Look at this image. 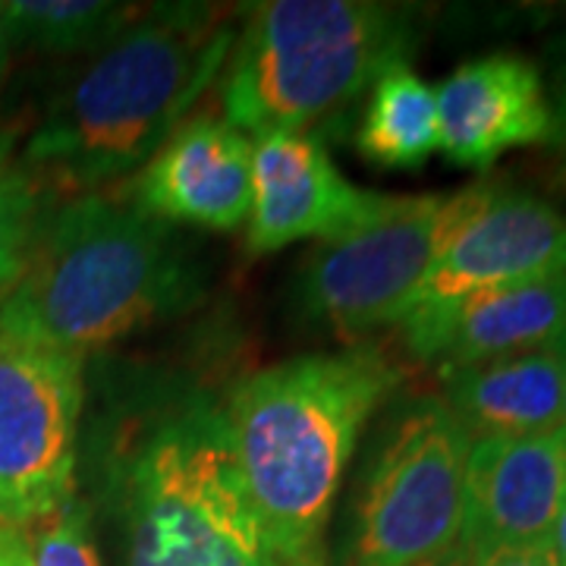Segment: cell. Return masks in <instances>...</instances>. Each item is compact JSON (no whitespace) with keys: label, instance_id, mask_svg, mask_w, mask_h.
I'll use <instances>...</instances> for the list:
<instances>
[{"label":"cell","instance_id":"obj_1","mask_svg":"<svg viewBox=\"0 0 566 566\" xmlns=\"http://www.w3.org/2000/svg\"><path fill=\"white\" fill-rule=\"evenodd\" d=\"M208 274L174 223L117 192H82L39 218L0 331L85 356L202 303Z\"/></svg>","mask_w":566,"mask_h":566},{"label":"cell","instance_id":"obj_2","mask_svg":"<svg viewBox=\"0 0 566 566\" xmlns=\"http://www.w3.org/2000/svg\"><path fill=\"white\" fill-rule=\"evenodd\" d=\"M403 375L371 344L252 371L223 416L249 501L283 566H331L327 528L365 424Z\"/></svg>","mask_w":566,"mask_h":566},{"label":"cell","instance_id":"obj_3","mask_svg":"<svg viewBox=\"0 0 566 566\" xmlns=\"http://www.w3.org/2000/svg\"><path fill=\"white\" fill-rule=\"evenodd\" d=\"M98 450V494L126 566H283L249 501L223 406L205 390L123 406Z\"/></svg>","mask_w":566,"mask_h":566},{"label":"cell","instance_id":"obj_4","mask_svg":"<svg viewBox=\"0 0 566 566\" xmlns=\"http://www.w3.org/2000/svg\"><path fill=\"white\" fill-rule=\"evenodd\" d=\"M233 39L230 20L205 3L139 13L54 98L22 167L76 196L139 174L221 76Z\"/></svg>","mask_w":566,"mask_h":566},{"label":"cell","instance_id":"obj_5","mask_svg":"<svg viewBox=\"0 0 566 566\" xmlns=\"http://www.w3.org/2000/svg\"><path fill=\"white\" fill-rule=\"evenodd\" d=\"M245 10L221 70V117L249 139L318 136L406 61L416 39L406 7L375 0H268Z\"/></svg>","mask_w":566,"mask_h":566},{"label":"cell","instance_id":"obj_6","mask_svg":"<svg viewBox=\"0 0 566 566\" xmlns=\"http://www.w3.org/2000/svg\"><path fill=\"white\" fill-rule=\"evenodd\" d=\"M472 438L441 397L406 403L365 460L334 566H416L463 538Z\"/></svg>","mask_w":566,"mask_h":566},{"label":"cell","instance_id":"obj_7","mask_svg":"<svg viewBox=\"0 0 566 566\" xmlns=\"http://www.w3.org/2000/svg\"><path fill=\"white\" fill-rule=\"evenodd\" d=\"M494 189L475 182L453 196H390L378 214L308 252L293 281L296 315L344 340L397 327L431 264Z\"/></svg>","mask_w":566,"mask_h":566},{"label":"cell","instance_id":"obj_8","mask_svg":"<svg viewBox=\"0 0 566 566\" xmlns=\"http://www.w3.org/2000/svg\"><path fill=\"white\" fill-rule=\"evenodd\" d=\"M82 365L0 331V526L29 528L80 494Z\"/></svg>","mask_w":566,"mask_h":566},{"label":"cell","instance_id":"obj_9","mask_svg":"<svg viewBox=\"0 0 566 566\" xmlns=\"http://www.w3.org/2000/svg\"><path fill=\"white\" fill-rule=\"evenodd\" d=\"M566 271V214L538 196L494 189L431 264L400 324L434 322L475 293Z\"/></svg>","mask_w":566,"mask_h":566},{"label":"cell","instance_id":"obj_10","mask_svg":"<svg viewBox=\"0 0 566 566\" xmlns=\"http://www.w3.org/2000/svg\"><path fill=\"white\" fill-rule=\"evenodd\" d=\"M387 199L346 180L318 136H259L252 139L245 252L268 255L300 240H334L378 214Z\"/></svg>","mask_w":566,"mask_h":566},{"label":"cell","instance_id":"obj_11","mask_svg":"<svg viewBox=\"0 0 566 566\" xmlns=\"http://www.w3.org/2000/svg\"><path fill=\"white\" fill-rule=\"evenodd\" d=\"M129 199L174 227L240 230L252 208V139L218 114L189 117L136 174Z\"/></svg>","mask_w":566,"mask_h":566},{"label":"cell","instance_id":"obj_12","mask_svg":"<svg viewBox=\"0 0 566 566\" xmlns=\"http://www.w3.org/2000/svg\"><path fill=\"white\" fill-rule=\"evenodd\" d=\"M566 491V428L482 438L465 463V547L545 545Z\"/></svg>","mask_w":566,"mask_h":566},{"label":"cell","instance_id":"obj_13","mask_svg":"<svg viewBox=\"0 0 566 566\" xmlns=\"http://www.w3.org/2000/svg\"><path fill=\"white\" fill-rule=\"evenodd\" d=\"M438 151L485 170L510 148L551 136L542 70L520 54H488L457 66L438 88Z\"/></svg>","mask_w":566,"mask_h":566},{"label":"cell","instance_id":"obj_14","mask_svg":"<svg viewBox=\"0 0 566 566\" xmlns=\"http://www.w3.org/2000/svg\"><path fill=\"white\" fill-rule=\"evenodd\" d=\"M397 331L406 349L438 375L554 344L566 337V271L494 286L434 322L397 324Z\"/></svg>","mask_w":566,"mask_h":566},{"label":"cell","instance_id":"obj_15","mask_svg":"<svg viewBox=\"0 0 566 566\" xmlns=\"http://www.w3.org/2000/svg\"><path fill=\"white\" fill-rule=\"evenodd\" d=\"M441 400L472 441L564 428L566 337L441 375Z\"/></svg>","mask_w":566,"mask_h":566},{"label":"cell","instance_id":"obj_16","mask_svg":"<svg viewBox=\"0 0 566 566\" xmlns=\"http://www.w3.org/2000/svg\"><path fill=\"white\" fill-rule=\"evenodd\" d=\"M356 148L387 170H419L438 151V95L409 66H387L368 88Z\"/></svg>","mask_w":566,"mask_h":566},{"label":"cell","instance_id":"obj_17","mask_svg":"<svg viewBox=\"0 0 566 566\" xmlns=\"http://www.w3.org/2000/svg\"><path fill=\"white\" fill-rule=\"evenodd\" d=\"M3 17L13 48L44 54H98L139 20L114 0H3Z\"/></svg>","mask_w":566,"mask_h":566},{"label":"cell","instance_id":"obj_18","mask_svg":"<svg viewBox=\"0 0 566 566\" xmlns=\"http://www.w3.org/2000/svg\"><path fill=\"white\" fill-rule=\"evenodd\" d=\"M35 227H39L35 180L29 177L20 158H13L10 136H0V296L22 274Z\"/></svg>","mask_w":566,"mask_h":566},{"label":"cell","instance_id":"obj_19","mask_svg":"<svg viewBox=\"0 0 566 566\" xmlns=\"http://www.w3.org/2000/svg\"><path fill=\"white\" fill-rule=\"evenodd\" d=\"M20 532L32 566H102L92 506L82 494Z\"/></svg>","mask_w":566,"mask_h":566},{"label":"cell","instance_id":"obj_20","mask_svg":"<svg viewBox=\"0 0 566 566\" xmlns=\"http://www.w3.org/2000/svg\"><path fill=\"white\" fill-rule=\"evenodd\" d=\"M547 107H551V136L547 142L554 145L560 167L566 174V32L554 39L547 51Z\"/></svg>","mask_w":566,"mask_h":566},{"label":"cell","instance_id":"obj_21","mask_svg":"<svg viewBox=\"0 0 566 566\" xmlns=\"http://www.w3.org/2000/svg\"><path fill=\"white\" fill-rule=\"evenodd\" d=\"M472 566H557V560L547 542L545 545H491L472 551Z\"/></svg>","mask_w":566,"mask_h":566},{"label":"cell","instance_id":"obj_22","mask_svg":"<svg viewBox=\"0 0 566 566\" xmlns=\"http://www.w3.org/2000/svg\"><path fill=\"white\" fill-rule=\"evenodd\" d=\"M0 566H32L20 528L0 526Z\"/></svg>","mask_w":566,"mask_h":566},{"label":"cell","instance_id":"obj_23","mask_svg":"<svg viewBox=\"0 0 566 566\" xmlns=\"http://www.w3.org/2000/svg\"><path fill=\"white\" fill-rule=\"evenodd\" d=\"M547 545H551V551H554V560H557V566H566V491H564V501H560V510H557V520H554V528H551Z\"/></svg>","mask_w":566,"mask_h":566},{"label":"cell","instance_id":"obj_24","mask_svg":"<svg viewBox=\"0 0 566 566\" xmlns=\"http://www.w3.org/2000/svg\"><path fill=\"white\" fill-rule=\"evenodd\" d=\"M416 566H472V551H469L463 542H457L453 547H447L444 554H438V557L422 560V564Z\"/></svg>","mask_w":566,"mask_h":566},{"label":"cell","instance_id":"obj_25","mask_svg":"<svg viewBox=\"0 0 566 566\" xmlns=\"http://www.w3.org/2000/svg\"><path fill=\"white\" fill-rule=\"evenodd\" d=\"M13 41H10V29H7V17H3V0H0V88L10 73V61H13Z\"/></svg>","mask_w":566,"mask_h":566},{"label":"cell","instance_id":"obj_26","mask_svg":"<svg viewBox=\"0 0 566 566\" xmlns=\"http://www.w3.org/2000/svg\"><path fill=\"white\" fill-rule=\"evenodd\" d=\"M564 428H566V390H564Z\"/></svg>","mask_w":566,"mask_h":566}]
</instances>
